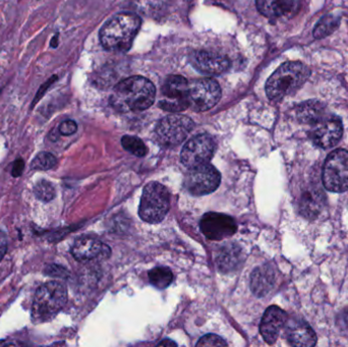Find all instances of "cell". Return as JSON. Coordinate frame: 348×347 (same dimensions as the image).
<instances>
[{
  "label": "cell",
  "instance_id": "1",
  "mask_svg": "<svg viewBox=\"0 0 348 347\" xmlns=\"http://www.w3.org/2000/svg\"><path fill=\"white\" fill-rule=\"evenodd\" d=\"M156 89L143 77H130L117 84L110 97L111 105L120 112L143 111L155 101Z\"/></svg>",
  "mask_w": 348,
  "mask_h": 347
},
{
  "label": "cell",
  "instance_id": "2",
  "mask_svg": "<svg viewBox=\"0 0 348 347\" xmlns=\"http://www.w3.org/2000/svg\"><path fill=\"white\" fill-rule=\"evenodd\" d=\"M141 18L133 13H119L108 20L100 31V42L110 51L126 52L141 28Z\"/></svg>",
  "mask_w": 348,
  "mask_h": 347
},
{
  "label": "cell",
  "instance_id": "3",
  "mask_svg": "<svg viewBox=\"0 0 348 347\" xmlns=\"http://www.w3.org/2000/svg\"><path fill=\"white\" fill-rule=\"evenodd\" d=\"M311 69L300 61H287L278 67L266 83V94L272 101L291 95L307 82Z\"/></svg>",
  "mask_w": 348,
  "mask_h": 347
},
{
  "label": "cell",
  "instance_id": "4",
  "mask_svg": "<svg viewBox=\"0 0 348 347\" xmlns=\"http://www.w3.org/2000/svg\"><path fill=\"white\" fill-rule=\"evenodd\" d=\"M67 290L63 283L49 281L42 284L36 291L33 305L32 318L37 323L52 320L65 306Z\"/></svg>",
  "mask_w": 348,
  "mask_h": 347
},
{
  "label": "cell",
  "instance_id": "5",
  "mask_svg": "<svg viewBox=\"0 0 348 347\" xmlns=\"http://www.w3.org/2000/svg\"><path fill=\"white\" fill-rule=\"evenodd\" d=\"M170 208V194L166 187L159 182L148 183L143 190L138 215L150 224H157L163 220Z\"/></svg>",
  "mask_w": 348,
  "mask_h": 347
},
{
  "label": "cell",
  "instance_id": "6",
  "mask_svg": "<svg viewBox=\"0 0 348 347\" xmlns=\"http://www.w3.org/2000/svg\"><path fill=\"white\" fill-rule=\"evenodd\" d=\"M323 184L328 191L343 193L348 190V151L338 149L329 154L323 167Z\"/></svg>",
  "mask_w": 348,
  "mask_h": 347
},
{
  "label": "cell",
  "instance_id": "7",
  "mask_svg": "<svg viewBox=\"0 0 348 347\" xmlns=\"http://www.w3.org/2000/svg\"><path fill=\"white\" fill-rule=\"evenodd\" d=\"M194 127V121L185 115H168L158 122L155 133L161 145L174 147L181 144Z\"/></svg>",
  "mask_w": 348,
  "mask_h": 347
},
{
  "label": "cell",
  "instance_id": "8",
  "mask_svg": "<svg viewBox=\"0 0 348 347\" xmlns=\"http://www.w3.org/2000/svg\"><path fill=\"white\" fill-rule=\"evenodd\" d=\"M221 182V174L210 163L190 168L184 179V187L194 196H205L215 192Z\"/></svg>",
  "mask_w": 348,
  "mask_h": 347
},
{
  "label": "cell",
  "instance_id": "9",
  "mask_svg": "<svg viewBox=\"0 0 348 347\" xmlns=\"http://www.w3.org/2000/svg\"><path fill=\"white\" fill-rule=\"evenodd\" d=\"M221 98V88L213 79L195 80L189 84V104L197 112L214 107Z\"/></svg>",
  "mask_w": 348,
  "mask_h": 347
},
{
  "label": "cell",
  "instance_id": "10",
  "mask_svg": "<svg viewBox=\"0 0 348 347\" xmlns=\"http://www.w3.org/2000/svg\"><path fill=\"white\" fill-rule=\"evenodd\" d=\"M215 149V141L211 135L207 133L196 135L182 148L180 155L182 164L193 168L209 163L214 156Z\"/></svg>",
  "mask_w": 348,
  "mask_h": 347
},
{
  "label": "cell",
  "instance_id": "11",
  "mask_svg": "<svg viewBox=\"0 0 348 347\" xmlns=\"http://www.w3.org/2000/svg\"><path fill=\"white\" fill-rule=\"evenodd\" d=\"M162 94L164 100L160 101V107L169 112H180L190 107L189 83L181 76H170L166 79Z\"/></svg>",
  "mask_w": 348,
  "mask_h": 347
},
{
  "label": "cell",
  "instance_id": "12",
  "mask_svg": "<svg viewBox=\"0 0 348 347\" xmlns=\"http://www.w3.org/2000/svg\"><path fill=\"white\" fill-rule=\"evenodd\" d=\"M200 228L207 238L223 240L236 232L237 225L235 220L228 215L210 212L203 216Z\"/></svg>",
  "mask_w": 348,
  "mask_h": 347
},
{
  "label": "cell",
  "instance_id": "13",
  "mask_svg": "<svg viewBox=\"0 0 348 347\" xmlns=\"http://www.w3.org/2000/svg\"><path fill=\"white\" fill-rule=\"evenodd\" d=\"M343 134L342 121L338 116H325L313 125L311 137L315 145L322 149H330L337 145Z\"/></svg>",
  "mask_w": 348,
  "mask_h": 347
},
{
  "label": "cell",
  "instance_id": "14",
  "mask_svg": "<svg viewBox=\"0 0 348 347\" xmlns=\"http://www.w3.org/2000/svg\"><path fill=\"white\" fill-rule=\"evenodd\" d=\"M72 254L80 262L92 260H106L111 256V248L94 237H81L72 246Z\"/></svg>",
  "mask_w": 348,
  "mask_h": 347
},
{
  "label": "cell",
  "instance_id": "15",
  "mask_svg": "<svg viewBox=\"0 0 348 347\" xmlns=\"http://www.w3.org/2000/svg\"><path fill=\"white\" fill-rule=\"evenodd\" d=\"M287 321L286 313L279 307H269L260 324V332L268 344H274Z\"/></svg>",
  "mask_w": 348,
  "mask_h": 347
},
{
  "label": "cell",
  "instance_id": "16",
  "mask_svg": "<svg viewBox=\"0 0 348 347\" xmlns=\"http://www.w3.org/2000/svg\"><path fill=\"white\" fill-rule=\"evenodd\" d=\"M192 63L198 71L209 75H220L230 66L226 57L211 51L196 52L192 58Z\"/></svg>",
  "mask_w": 348,
  "mask_h": 347
},
{
  "label": "cell",
  "instance_id": "17",
  "mask_svg": "<svg viewBox=\"0 0 348 347\" xmlns=\"http://www.w3.org/2000/svg\"><path fill=\"white\" fill-rule=\"evenodd\" d=\"M288 342L297 347H313L317 343V335L312 327L304 321H292L286 328Z\"/></svg>",
  "mask_w": 348,
  "mask_h": 347
},
{
  "label": "cell",
  "instance_id": "18",
  "mask_svg": "<svg viewBox=\"0 0 348 347\" xmlns=\"http://www.w3.org/2000/svg\"><path fill=\"white\" fill-rule=\"evenodd\" d=\"M325 195L319 188L310 189L304 193L299 203L300 214L308 219L317 218L324 209Z\"/></svg>",
  "mask_w": 348,
  "mask_h": 347
},
{
  "label": "cell",
  "instance_id": "19",
  "mask_svg": "<svg viewBox=\"0 0 348 347\" xmlns=\"http://www.w3.org/2000/svg\"><path fill=\"white\" fill-rule=\"evenodd\" d=\"M275 282V274L273 269L268 266H262L254 269L250 278V288L259 297L265 296L273 288Z\"/></svg>",
  "mask_w": 348,
  "mask_h": 347
},
{
  "label": "cell",
  "instance_id": "20",
  "mask_svg": "<svg viewBox=\"0 0 348 347\" xmlns=\"http://www.w3.org/2000/svg\"><path fill=\"white\" fill-rule=\"evenodd\" d=\"M243 262V256L239 246L227 244L220 248L216 256V263L221 272L234 271Z\"/></svg>",
  "mask_w": 348,
  "mask_h": 347
},
{
  "label": "cell",
  "instance_id": "21",
  "mask_svg": "<svg viewBox=\"0 0 348 347\" xmlns=\"http://www.w3.org/2000/svg\"><path fill=\"white\" fill-rule=\"evenodd\" d=\"M296 116L301 123L314 125L326 116L325 106L317 100L305 101L297 106Z\"/></svg>",
  "mask_w": 348,
  "mask_h": 347
},
{
  "label": "cell",
  "instance_id": "22",
  "mask_svg": "<svg viewBox=\"0 0 348 347\" xmlns=\"http://www.w3.org/2000/svg\"><path fill=\"white\" fill-rule=\"evenodd\" d=\"M259 12L266 17H279L289 12L293 6V0H256Z\"/></svg>",
  "mask_w": 348,
  "mask_h": 347
},
{
  "label": "cell",
  "instance_id": "23",
  "mask_svg": "<svg viewBox=\"0 0 348 347\" xmlns=\"http://www.w3.org/2000/svg\"><path fill=\"white\" fill-rule=\"evenodd\" d=\"M341 17L334 14H326L317 22L313 35L317 40H321L332 35L340 26Z\"/></svg>",
  "mask_w": 348,
  "mask_h": 347
},
{
  "label": "cell",
  "instance_id": "24",
  "mask_svg": "<svg viewBox=\"0 0 348 347\" xmlns=\"http://www.w3.org/2000/svg\"><path fill=\"white\" fill-rule=\"evenodd\" d=\"M149 279L152 285L162 290L172 283L173 273L169 268L156 267L149 272Z\"/></svg>",
  "mask_w": 348,
  "mask_h": 347
},
{
  "label": "cell",
  "instance_id": "25",
  "mask_svg": "<svg viewBox=\"0 0 348 347\" xmlns=\"http://www.w3.org/2000/svg\"><path fill=\"white\" fill-rule=\"evenodd\" d=\"M121 145L123 149L136 157H144L148 153V149L144 142L134 135H124L121 138Z\"/></svg>",
  "mask_w": 348,
  "mask_h": 347
},
{
  "label": "cell",
  "instance_id": "26",
  "mask_svg": "<svg viewBox=\"0 0 348 347\" xmlns=\"http://www.w3.org/2000/svg\"><path fill=\"white\" fill-rule=\"evenodd\" d=\"M57 164L56 157L48 152H40L35 156L31 163V168L34 170L46 171L55 167Z\"/></svg>",
  "mask_w": 348,
  "mask_h": 347
},
{
  "label": "cell",
  "instance_id": "27",
  "mask_svg": "<svg viewBox=\"0 0 348 347\" xmlns=\"http://www.w3.org/2000/svg\"><path fill=\"white\" fill-rule=\"evenodd\" d=\"M34 195L35 197L45 203H48L50 201H52L55 196H56V192L54 187L52 186V183L47 181V180H40L38 181L35 187L33 189Z\"/></svg>",
  "mask_w": 348,
  "mask_h": 347
},
{
  "label": "cell",
  "instance_id": "28",
  "mask_svg": "<svg viewBox=\"0 0 348 347\" xmlns=\"http://www.w3.org/2000/svg\"><path fill=\"white\" fill-rule=\"evenodd\" d=\"M57 80H58V77H57L56 75H53L51 78H49L47 81H46L45 83H43V84L40 86V88L38 89L37 93H36V95H35V97H34L32 103H31V109H33V108L36 106V104L44 97V95H45L46 93H47V91L51 88V86H52L54 83L57 82Z\"/></svg>",
  "mask_w": 348,
  "mask_h": 347
},
{
  "label": "cell",
  "instance_id": "29",
  "mask_svg": "<svg viewBox=\"0 0 348 347\" xmlns=\"http://www.w3.org/2000/svg\"><path fill=\"white\" fill-rule=\"evenodd\" d=\"M227 343L220 336L215 334H207L197 343V346H226Z\"/></svg>",
  "mask_w": 348,
  "mask_h": 347
},
{
  "label": "cell",
  "instance_id": "30",
  "mask_svg": "<svg viewBox=\"0 0 348 347\" xmlns=\"http://www.w3.org/2000/svg\"><path fill=\"white\" fill-rule=\"evenodd\" d=\"M78 130V124L75 120L72 119H67L64 120L60 123V125L58 126V131L61 135H72L74 133H76Z\"/></svg>",
  "mask_w": 348,
  "mask_h": 347
},
{
  "label": "cell",
  "instance_id": "31",
  "mask_svg": "<svg viewBox=\"0 0 348 347\" xmlns=\"http://www.w3.org/2000/svg\"><path fill=\"white\" fill-rule=\"evenodd\" d=\"M45 272L47 273V275H51V276H57V277H61V278H64V277L67 276V272L64 268L58 266V265H51L46 268Z\"/></svg>",
  "mask_w": 348,
  "mask_h": 347
},
{
  "label": "cell",
  "instance_id": "32",
  "mask_svg": "<svg viewBox=\"0 0 348 347\" xmlns=\"http://www.w3.org/2000/svg\"><path fill=\"white\" fill-rule=\"evenodd\" d=\"M7 236L4 233V231L0 230V262L4 258L7 252Z\"/></svg>",
  "mask_w": 348,
  "mask_h": 347
},
{
  "label": "cell",
  "instance_id": "33",
  "mask_svg": "<svg viewBox=\"0 0 348 347\" xmlns=\"http://www.w3.org/2000/svg\"><path fill=\"white\" fill-rule=\"evenodd\" d=\"M24 168H25V162L22 159H17L15 160V162L13 163V167L11 170V174L13 177H19L22 172H24Z\"/></svg>",
  "mask_w": 348,
  "mask_h": 347
},
{
  "label": "cell",
  "instance_id": "34",
  "mask_svg": "<svg viewBox=\"0 0 348 347\" xmlns=\"http://www.w3.org/2000/svg\"><path fill=\"white\" fill-rule=\"evenodd\" d=\"M58 39H59V35H58V33H56L52 37L51 42H50V47L51 48H57L58 47Z\"/></svg>",
  "mask_w": 348,
  "mask_h": 347
},
{
  "label": "cell",
  "instance_id": "35",
  "mask_svg": "<svg viewBox=\"0 0 348 347\" xmlns=\"http://www.w3.org/2000/svg\"><path fill=\"white\" fill-rule=\"evenodd\" d=\"M159 346H176V343L170 339H164L158 343Z\"/></svg>",
  "mask_w": 348,
  "mask_h": 347
}]
</instances>
